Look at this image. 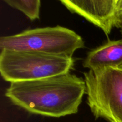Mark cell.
<instances>
[{
  "label": "cell",
  "mask_w": 122,
  "mask_h": 122,
  "mask_svg": "<svg viewBox=\"0 0 122 122\" xmlns=\"http://www.w3.org/2000/svg\"><path fill=\"white\" fill-rule=\"evenodd\" d=\"M85 93V80L69 73L11 83L5 95L14 105L32 114L60 117L77 113Z\"/></svg>",
  "instance_id": "obj_1"
},
{
  "label": "cell",
  "mask_w": 122,
  "mask_h": 122,
  "mask_svg": "<svg viewBox=\"0 0 122 122\" xmlns=\"http://www.w3.org/2000/svg\"><path fill=\"white\" fill-rule=\"evenodd\" d=\"M73 57L36 51L2 50L0 73L6 82L36 81L69 73L74 66Z\"/></svg>",
  "instance_id": "obj_2"
},
{
  "label": "cell",
  "mask_w": 122,
  "mask_h": 122,
  "mask_svg": "<svg viewBox=\"0 0 122 122\" xmlns=\"http://www.w3.org/2000/svg\"><path fill=\"white\" fill-rule=\"evenodd\" d=\"M84 47L81 36L60 26L27 29L0 38L1 50L36 51L72 57L76 50Z\"/></svg>",
  "instance_id": "obj_3"
},
{
  "label": "cell",
  "mask_w": 122,
  "mask_h": 122,
  "mask_svg": "<svg viewBox=\"0 0 122 122\" xmlns=\"http://www.w3.org/2000/svg\"><path fill=\"white\" fill-rule=\"evenodd\" d=\"M83 75L87 103L95 118L122 122V70H89Z\"/></svg>",
  "instance_id": "obj_4"
},
{
  "label": "cell",
  "mask_w": 122,
  "mask_h": 122,
  "mask_svg": "<svg viewBox=\"0 0 122 122\" xmlns=\"http://www.w3.org/2000/svg\"><path fill=\"white\" fill-rule=\"evenodd\" d=\"M117 0L103 1H69L61 3L70 12L76 13L102 29L108 36L114 27Z\"/></svg>",
  "instance_id": "obj_5"
},
{
  "label": "cell",
  "mask_w": 122,
  "mask_h": 122,
  "mask_svg": "<svg viewBox=\"0 0 122 122\" xmlns=\"http://www.w3.org/2000/svg\"><path fill=\"white\" fill-rule=\"evenodd\" d=\"M122 66V39L108 41L88 52L83 66L90 70L107 68L119 69Z\"/></svg>",
  "instance_id": "obj_6"
},
{
  "label": "cell",
  "mask_w": 122,
  "mask_h": 122,
  "mask_svg": "<svg viewBox=\"0 0 122 122\" xmlns=\"http://www.w3.org/2000/svg\"><path fill=\"white\" fill-rule=\"evenodd\" d=\"M10 7L23 13L32 21L39 19L41 1L39 0H4Z\"/></svg>",
  "instance_id": "obj_7"
},
{
  "label": "cell",
  "mask_w": 122,
  "mask_h": 122,
  "mask_svg": "<svg viewBox=\"0 0 122 122\" xmlns=\"http://www.w3.org/2000/svg\"><path fill=\"white\" fill-rule=\"evenodd\" d=\"M114 26L122 32V0L117 1Z\"/></svg>",
  "instance_id": "obj_8"
},
{
  "label": "cell",
  "mask_w": 122,
  "mask_h": 122,
  "mask_svg": "<svg viewBox=\"0 0 122 122\" xmlns=\"http://www.w3.org/2000/svg\"><path fill=\"white\" fill-rule=\"evenodd\" d=\"M119 69H121V70H122V66H120V67L119 68Z\"/></svg>",
  "instance_id": "obj_9"
},
{
  "label": "cell",
  "mask_w": 122,
  "mask_h": 122,
  "mask_svg": "<svg viewBox=\"0 0 122 122\" xmlns=\"http://www.w3.org/2000/svg\"><path fill=\"white\" fill-rule=\"evenodd\" d=\"M121 33V35H122V32H121V33Z\"/></svg>",
  "instance_id": "obj_10"
}]
</instances>
